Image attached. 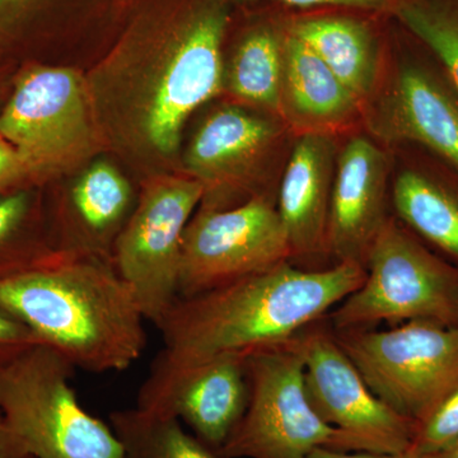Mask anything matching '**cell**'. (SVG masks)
Returning <instances> with one entry per match:
<instances>
[{"label": "cell", "instance_id": "obj_14", "mask_svg": "<svg viewBox=\"0 0 458 458\" xmlns=\"http://www.w3.org/2000/svg\"><path fill=\"white\" fill-rule=\"evenodd\" d=\"M393 150L369 134L352 135L337 155L327 255L331 265L352 262L366 269L367 259L391 213Z\"/></svg>", "mask_w": 458, "mask_h": 458}, {"label": "cell", "instance_id": "obj_10", "mask_svg": "<svg viewBox=\"0 0 458 458\" xmlns=\"http://www.w3.org/2000/svg\"><path fill=\"white\" fill-rule=\"evenodd\" d=\"M204 192L190 176L153 177L114 242L111 260L156 327L180 298L183 233Z\"/></svg>", "mask_w": 458, "mask_h": 458}, {"label": "cell", "instance_id": "obj_20", "mask_svg": "<svg viewBox=\"0 0 458 458\" xmlns=\"http://www.w3.org/2000/svg\"><path fill=\"white\" fill-rule=\"evenodd\" d=\"M286 30L339 77L361 106L369 101L381 78L386 49L369 21L351 14H304L286 20Z\"/></svg>", "mask_w": 458, "mask_h": 458}, {"label": "cell", "instance_id": "obj_31", "mask_svg": "<svg viewBox=\"0 0 458 458\" xmlns=\"http://www.w3.org/2000/svg\"><path fill=\"white\" fill-rule=\"evenodd\" d=\"M438 458H458V438L456 441L452 442L451 445H448L447 447L443 448L438 454H437Z\"/></svg>", "mask_w": 458, "mask_h": 458}, {"label": "cell", "instance_id": "obj_4", "mask_svg": "<svg viewBox=\"0 0 458 458\" xmlns=\"http://www.w3.org/2000/svg\"><path fill=\"white\" fill-rule=\"evenodd\" d=\"M75 370L47 344L0 369V458H123L110 424L78 401Z\"/></svg>", "mask_w": 458, "mask_h": 458}, {"label": "cell", "instance_id": "obj_12", "mask_svg": "<svg viewBox=\"0 0 458 458\" xmlns=\"http://www.w3.org/2000/svg\"><path fill=\"white\" fill-rule=\"evenodd\" d=\"M291 261L276 195L223 209L199 208L185 229L180 298L205 293Z\"/></svg>", "mask_w": 458, "mask_h": 458}, {"label": "cell", "instance_id": "obj_8", "mask_svg": "<svg viewBox=\"0 0 458 458\" xmlns=\"http://www.w3.org/2000/svg\"><path fill=\"white\" fill-rule=\"evenodd\" d=\"M333 333L372 393L414 423L458 386V327L411 321Z\"/></svg>", "mask_w": 458, "mask_h": 458}, {"label": "cell", "instance_id": "obj_19", "mask_svg": "<svg viewBox=\"0 0 458 458\" xmlns=\"http://www.w3.org/2000/svg\"><path fill=\"white\" fill-rule=\"evenodd\" d=\"M283 104L286 122L297 132L335 134L361 117L360 99L288 30L284 38Z\"/></svg>", "mask_w": 458, "mask_h": 458}, {"label": "cell", "instance_id": "obj_29", "mask_svg": "<svg viewBox=\"0 0 458 458\" xmlns=\"http://www.w3.org/2000/svg\"><path fill=\"white\" fill-rule=\"evenodd\" d=\"M53 0H0V26L12 25ZM117 2V0H98Z\"/></svg>", "mask_w": 458, "mask_h": 458}, {"label": "cell", "instance_id": "obj_15", "mask_svg": "<svg viewBox=\"0 0 458 458\" xmlns=\"http://www.w3.org/2000/svg\"><path fill=\"white\" fill-rule=\"evenodd\" d=\"M247 354H228L167 375L149 373L137 408L179 419L192 434L221 451L249 405Z\"/></svg>", "mask_w": 458, "mask_h": 458}, {"label": "cell", "instance_id": "obj_11", "mask_svg": "<svg viewBox=\"0 0 458 458\" xmlns=\"http://www.w3.org/2000/svg\"><path fill=\"white\" fill-rule=\"evenodd\" d=\"M0 134L16 148L33 181L92 155L98 131L80 75L63 66H32L0 114Z\"/></svg>", "mask_w": 458, "mask_h": 458}, {"label": "cell", "instance_id": "obj_6", "mask_svg": "<svg viewBox=\"0 0 458 458\" xmlns=\"http://www.w3.org/2000/svg\"><path fill=\"white\" fill-rule=\"evenodd\" d=\"M401 30L385 49L361 119L369 137L388 149L411 144L458 168V89L433 54Z\"/></svg>", "mask_w": 458, "mask_h": 458}, {"label": "cell", "instance_id": "obj_23", "mask_svg": "<svg viewBox=\"0 0 458 458\" xmlns=\"http://www.w3.org/2000/svg\"><path fill=\"white\" fill-rule=\"evenodd\" d=\"M393 18L433 54L458 89V0H401Z\"/></svg>", "mask_w": 458, "mask_h": 458}, {"label": "cell", "instance_id": "obj_2", "mask_svg": "<svg viewBox=\"0 0 458 458\" xmlns=\"http://www.w3.org/2000/svg\"><path fill=\"white\" fill-rule=\"evenodd\" d=\"M228 0H120L114 54L144 68L135 122L153 152L174 155L190 114L225 89Z\"/></svg>", "mask_w": 458, "mask_h": 458}, {"label": "cell", "instance_id": "obj_9", "mask_svg": "<svg viewBox=\"0 0 458 458\" xmlns=\"http://www.w3.org/2000/svg\"><path fill=\"white\" fill-rule=\"evenodd\" d=\"M297 134L274 114L236 105L216 107L185 155L188 176L204 186L200 208L223 209L276 195Z\"/></svg>", "mask_w": 458, "mask_h": 458}, {"label": "cell", "instance_id": "obj_5", "mask_svg": "<svg viewBox=\"0 0 458 458\" xmlns=\"http://www.w3.org/2000/svg\"><path fill=\"white\" fill-rule=\"evenodd\" d=\"M334 331L429 321L458 327V269L390 216L357 291L328 313Z\"/></svg>", "mask_w": 458, "mask_h": 458}, {"label": "cell", "instance_id": "obj_25", "mask_svg": "<svg viewBox=\"0 0 458 458\" xmlns=\"http://www.w3.org/2000/svg\"><path fill=\"white\" fill-rule=\"evenodd\" d=\"M458 438V386L418 424L409 452L437 456Z\"/></svg>", "mask_w": 458, "mask_h": 458}, {"label": "cell", "instance_id": "obj_22", "mask_svg": "<svg viewBox=\"0 0 458 458\" xmlns=\"http://www.w3.org/2000/svg\"><path fill=\"white\" fill-rule=\"evenodd\" d=\"M110 427L122 445L123 458H225L186 432L179 419L137 406L111 412Z\"/></svg>", "mask_w": 458, "mask_h": 458}, {"label": "cell", "instance_id": "obj_17", "mask_svg": "<svg viewBox=\"0 0 458 458\" xmlns=\"http://www.w3.org/2000/svg\"><path fill=\"white\" fill-rule=\"evenodd\" d=\"M391 150L393 216L458 269V168L411 144Z\"/></svg>", "mask_w": 458, "mask_h": 458}, {"label": "cell", "instance_id": "obj_16", "mask_svg": "<svg viewBox=\"0 0 458 458\" xmlns=\"http://www.w3.org/2000/svg\"><path fill=\"white\" fill-rule=\"evenodd\" d=\"M340 144L336 134L298 132L286 162L276 208L291 249V262L303 269L331 267L327 227Z\"/></svg>", "mask_w": 458, "mask_h": 458}, {"label": "cell", "instance_id": "obj_24", "mask_svg": "<svg viewBox=\"0 0 458 458\" xmlns=\"http://www.w3.org/2000/svg\"><path fill=\"white\" fill-rule=\"evenodd\" d=\"M35 199L26 190L0 197V279L38 264L53 250L35 233Z\"/></svg>", "mask_w": 458, "mask_h": 458}, {"label": "cell", "instance_id": "obj_13", "mask_svg": "<svg viewBox=\"0 0 458 458\" xmlns=\"http://www.w3.org/2000/svg\"><path fill=\"white\" fill-rule=\"evenodd\" d=\"M324 319L300 334L304 382L313 409L343 434L348 452H408L418 424L372 393Z\"/></svg>", "mask_w": 458, "mask_h": 458}, {"label": "cell", "instance_id": "obj_18", "mask_svg": "<svg viewBox=\"0 0 458 458\" xmlns=\"http://www.w3.org/2000/svg\"><path fill=\"white\" fill-rule=\"evenodd\" d=\"M137 200L129 181L113 165H90L74 181L60 209L62 241L54 252L111 259Z\"/></svg>", "mask_w": 458, "mask_h": 458}, {"label": "cell", "instance_id": "obj_26", "mask_svg": "<svg viewBox=\"0 0 458 458\" xmlns=\"http://www.w3.org/2000/svg\"><path fill=\"white\" fill-rule=\"evenodd\" d=\"M232 7H245L258 3H276L293 8H344L366 12L377 16L393 17L401 0H228Z\"/></svg>", "mask_w": 458, "mask_h": 458}, {"label": "cell", "instance_id": "obj_3", "mask_svg": "<svg viewBox=\"0 0 458 458\" xmlns=\"http://www.w3.org/2000/svg\"><path fill=\"white\" fill-rule=\"evenodd\" d=\"M0 310L75 369L123 372L147 348V319L111 259L53 252L0 279Z\"/></svg>", "mask_w": 458, "mask_h": 458}, {"label": "cell", "instance_id": "obj_27", "mask_svg": "<svg viewBox=\"0 0 458 458\" xmlns=\"http://www.w3.org/2000/svg\"><path fill=\"white\" fill-rule=\"evenodd\" d=\"M38 344H44L26 325L0 310V369Z\"/></svg>", "mask_w": 458, "mask_h": 458}, {"label": "cell", "instance_id": "obj_7", "mask_svg": "<svg viewBox=\"0 0 458 458\" xmlns=\"http://www.w3.org/2000/svg\"><path fill=\"white\" fill-rule=\"evenodd\" d=\"M249 405L222 448L225 458H309L316 448L348 452L345 438L313 409L300 334L246 357Z\"/></svg>", "mask_w": 458, "mask_h": 458}, {"label": "cell", "instance_id": "obj_21", "mask_svg": "<svg viewBox=\"0 0 458 458\" xmlns=\"http://www.w3.org/2000/svg\"><path fill=\"white\" fill-rule=\"evenodd\" d=\"M251 17L238 33L225 65V87L247 106L286 122L283 104L286 20L267 14Z\"/></svg>", "mask_w": 458, "mask_h": 458}, {"label": "cell", "instance_id": "obj_30", "mask_svg": "<svg viewBox=\"0 0 458 458\" xmlns=\"http://www.w3.org/2000/svg\"><path fill=\"white\" fill-rule=\"evenodd\" d=\"M309 458H438L429 454H417L412 452L403 454H375V452H344L330 448H316Z\"/></svg>", "mask_w": 458, "mask_h": 458}, {"label": "cell", "instance_id": "obj_1", "mask_svg": "<svg viewBox=\"0 0 458 458\" xmlns=\"http://www.w3.org/2000/svg\"><path fill=\"white\" fill-rule=\"evenodd\" d=\"M364 278L366 269L352 262L310 270L284 261L179 298L157 327L165 346L150 373L180 372L222 355L250 354L289 342L327 318Z\"/></svg>", "mask_w": 458, "mask_h": 458}, {"label": "cell", "instance_id": "obj_28", "mask_svg": "<svg viewBox=\"0 0 458 458\" xmlns=\"http://www.w3.org/2000/svg\"><path fill=\"white\" fill-rule=\"evenodd\" d=\"M30 182H33L32 174L22 157L0 134V197L23 191V186Z\"/></svg>", "mask_w": 458, "mask_h": 458}]
</instances>
